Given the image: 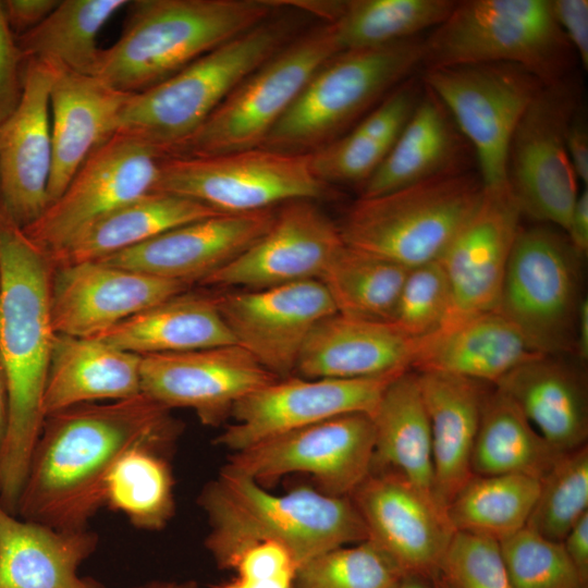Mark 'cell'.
<instances>
[{
    "mask_svg": "<svg viewBox=\"0 0 588 588\" xmlns=\"http://www.w3.org/2000/svg\"><path fill=\"white\" fill-rule=\"evenodd\" d=\"M328 185L309 154L262 147L209 157H163L156 192L199 201L219 213H246L296 199H317Z\"/></svg>",
    "mask_w": 588,
    "mask_h": 588,
    "instance_id": "cell-11",
    "label": "cell"
},
{
    "mask_svg": "<svg viewBox=\"0 0 588 588\" xmlns=\"http://www.w3.org/2000/svg\"><path fill=\"white\" fill-rule=\"evenodd\" d=\"M566 150L578 180L588 183V126L583 109L574 113L566 131Z\"/></svg>",
    "mask_w": 588,
    "mask_h": 588,
    "instance_id": "cell-52",
    "label": "cell"
},
{
    "mask_svg": "<svg viewBox=\"0 0 588 588\" xmlns=\"http://www.w3.org/2000/svg\"><path fill=\"white\" fill-rule=\"evenodd\" d=\"M162 159L149 144L115 133L91 152L59 198L24 233L48 256L61 252L101 216L155 192Z\"/></svg>",
    "mask_w": 588,
    "mask_h": 588,
    "instance_id": "cell-15",
    "label": "cell"
},
{
    "mask_svg": "<svg viewBox=\"0 0 588 588\" xmlns=\"http://www.w3.org/2000/svg\"><path fill=\"white\" fill-rule=\"evenodd\" d=\"M225 568L254 579L295 578L297 564L291 552L273 541H260L236 552Z\"/></svg>",
    "mask_w": 588,
    "mask_h": 588,
    "instance_id": "cell-48",
    "label": "cell"
},
{
    "mask_svg": "<svg viewBox=\"0 0 588 588\" xmlns=\"http://www.w3.org/2000/svg\"><path fill=\"white\" fill-rule=\"evenodd\" d=\"M534 352L498 311L416 339L411 370L441 372L494 385Z\"/></svg>",
    "mask_w": 588,
    "mask_h": 588,
    "instance_id": "cell-30",
    "label": "cell"
},
{
    "mask_svg": "<svg viewBox=\"0 0 588 588\" xmlns=\"http://www.w3.org/2000/svg\"><path fill=\"white\" fill-rule=\"evenodd\" d=\"M417 380L430 424L434 498L446 511L473 476V449L493 385L441 372H419Z\"/></svg>",
    "mask_w": 588,
    "mask_h": 588,
    "instance_id": "cell-28",
    "label": "cell"
},
{
    "mask_svg": "<svg viewBox=\"0 0 588 588\" xmlns=\"http://www.w3.org/2000/svg\"><path fill=\"white\" fill-rule=\"evenodd\" d=\"M338 53L331 22L293 38L164 157H209L261 147L313 75Z\"/></svg>",
    "mask_w": 588,
    "mask_h": 588,
    "instance_id": "cell-10",
    "label": "cell"
},
{
    "mask_svg": "<svg viewBox=\"0 0 588 588\" xmlns=\"http://www.w3.org/2000/svg\"><path fill=\"white\" fill-rule=\"evenodd\" d=\"M373 449L371 417L347 414L234 452L225 467L258 483L303 473L318 482L320 491L351 497L371 473Z\"/></svg>",
    "mask_w": 588,
    "mask_h": 588,
    "instance_id": "cell-14",
    "label": "cell"
},
{
    "mask_svg": "<svg viewBox=\"0 0 588 588\" xmlns=\"http://www.w3.org/2000/svg\"><path fill=\"white\" fill-rule=\"evenodd\" d=\"M438 578L446 588H512L498 540L455 531Z\"/></svg>",
    "mask_w": 588,
    "mask_h": 588,
    "instance_id": "cell-46",
    "label": "cell"
},
{
    "mask_svg": "<svg viewBox=\"0 0 588 588\" xmlns=\"http://www.w3.org/2000/svg\"><path fill=\"white\" fill-rule=\"evenodd\" d=\"M215 588H294V578L254 579L235 576Z\"/></svg>",
    "mask_w": 588,
    "mask_h": 588,
    "instance_id": "cell-55",
    "label": "cell"
},
{
    "mask_svg": "<svg viewBox=\"0 0 588 588\" xmlns=\"http://www.w3.org/2000/svg\"><path fill=\"white\" fill-rule=\"evenodd\" d=\"M539 489L540 479L527 475H473L450 502L446 514L455 531L500 541L526 527Z\"/></svg>",
    "mask_w": 588,
    "mask_h": 588,
    "instance_id": "cell-40",
    "label": "cell"
},
{
    "mask_svg": "<svg viewBox=\"0 0 588 588\" xmlns=\"http://www.w3.org/2000/svg\"><path fill=\"white\" fill-rule=\"evenodd\" d=\"M182 427L171 409L143 392L46 416L16 516L60 530L88 528L105 507V481L115 462L139 444L169 451Z\"/></svg>",
    "mask_w": 588,
    "mask_h": 588,
    "instance_id": "cell-1",
    "label": "cell"
},
{
    "mask_svg": "<svg viewBox=\"0 0 588 588\" xmlns=\"http://www.w3.org/2000/svg\"><path fill=\"white\" fill-rule=\"evenodd\" d=\"M8 25L17 38L37 27L60 0H1Z\"/></svg>",
    "mask_w": 588,
    "mask_h": 588,
    "instance_id": "cell-51",
    "label": "cell"
},
{
    "mask_svg": "<svg viewBox=\"0 0 588 588\" xmlns=\"http://www.w3.org/2000/svg\"><path fill=\"white\" fill-rule=\"evenodd\" d=\"M127 0H60L34 29L16 38L25 59L57 70L94 75L100 48L97 37Z\"/></svg>",
    "mask_w": 588,
    "mask_h": 588,
    "instance_id": "cell-37",
    "label": "cell"
},
{
    "mask_svg": "<svg viewBox=\"0 0 588 588\" xmlns=\"http://www.w3.org/2000/svg\"><path fill=\"white\" fill-rule=\"evenodd\" d=\"M422 81L475 151L483 186L507 182L511 138L543 83L512 63L426 68Z\"/></svg>",
    "mask_w": 588,
    "mask_h": 588,
    "instance_id": "cell-12",
    "label": "cell"
},
{
    "mask_svg": "<svg viewBox=\"0 0 588 588\" xmlns=\"http://www.w3.org/2000/svg\"><path fill=\"white\" fill-rule=\"evenodd\" d=\"M376 542L406 576L432 581L455 532L446 511L427 492L389 473H371L351 495Z\"/></svg>",
    "mask_w": 588,
    "mask_h": 588,
    "instance_id": "cell-21",
    "label": "cell"
},
{
    "mask_svg": "<svg viewBox=\"0 0 588 588\" xmlns=\"http://www.w3.org/2000/svg\"><path fill=\"white\" fill-rule=\"evenodd\" d=\"M397 588H433V585L422 578L406 576Z\"/></svg>",
    "mask_w": 588,
    "mask_h": 588,
    "instance_id": "cell-59",
    "label": "cell"
},
{
    "mask_svg": "<svg viewBox=\"0 0 588 588\" xmlns=\"http://www.w3.org/2000/svg\"><path fill=\"white\" fill-rule=\"evenodd\" d=\"M210 527L206 549L225 568L241 549L260 541L286 548L297 567L327 551L368 539L351 497H335L299 487L286 493L224 466L198 497Z\"/></svg>",
    "mask_w": 588,
    "mask_h": 588,
    "instance_id": "cell-3",
    "label": "cell"
},
{
    "mask_svg": "<svg viewBox=\"0 0 588 588\" xmlns=\"http://www.w3.org/2000/svg\"><path fill=\"white\" fill-rule=\"evenodd\" d=\"M343 246L338 223L313 200H290L261 237L199 284L260 290L319 280Z\"/></svg>",
    "mask_w": 588,
    "mask_h": 588,
    "instance_id": "cell-20",
    "label": "cell"
},
{
    "mask_svg": "<svg viewBox=\"0 0 588 588\" xmlns=\"http://www.w3.org/2000/svg\"><path fill=\"white\" fill-rule=\"evenodd\" d=\"M237 344L142 356V392L173 408H189L216 427L236 402L277 380Z\"/></svg>",
    "mask_w": 588,
    "mask_h": 588,
    "instance_id": "cell-19",
    "label": "cell"
},
{
    "mask_svg": "<svg viewBox=\"0 0 588 588\" xmlns=\"http://www.w3.org/2000/svg\"><path fill=\"white\" fill-rule=\"evenodd\" d=\"M53 265L24 231L0 215V359L8 419L0 448V506L16 515L45 415L42 400L56 331Z\"/></svg>",
    "mask_w": 588,
    "mask_h": 588,
    "instance_id": "cell-2",
    "label": "cell"
},
{
    "mask_svg": "<svg viewBox=\"0 0 588 588\" xmlns=\"http://www.w3.org/2000/svg\"><path fill=\"white\" fill-rule=\"evenodd\" d=\"M235 343L279 379L293 376L315 324L335 314L319 280L213 296Z\"/></svg>",
    "mask_w": 588,
    "mask_h": 588,
    "instance_id": "cell-18",
    "label": "cell"
},
{
    "mask_svg": "<svg viewBox=\"0 0 588 588\" xmlns=\"http://www.w3.org/2000/svg\"><path fill=\"white\" fill-rule=\"evenodd\" d=\"M494 387L507 394L560 453L587 445L588 396L584 370L561 355H537Z\"/></svg>",
    "mask_w": 588,
    "mask_h": 588,
    "instance_id": "cell-29",
    "label": "cell"
},
{
    "mask_svg": "<svg viewBox=\"0 0 588 588\" xmlns=\"http://www.w3.org/2000/svg\"><path fill=\"white\" fill-rule=\"evenodd\" d=\"M402 373L358 379H277L235 403L230 414L234 422L215 442L234 453L333 417L371 416L387 387Z\"/></svg>",
    "mask_w": 588,
    "mask_h": 588,
    "instance_id": "cell-16",
    "label": "cell"
},
{
    "mask_svg": "<svg viewBox=\"0 0 588 588\" xmlns=\"http://www.w3.org/2000/svg\"><path fill=\"white\" fill-rule=\"evenodd\" d=\"M25 59L0 0V125L14 112L24 88Z\"/></svg>",
    "mask_w": 588,
    "mask_h": 588,
    "instance_id": "cell-49",
    "label": "cell"
},
{
    "mask_svg": "<svg viewBox=\"0 0 588 588\" xmlns=\"http://www.w3.org/2000/svg\"><path fill=\"white\" fill-rule=\"evenodd\" d=\"M522 217L507 182L483 186L478 205L439 258L450 287L440 329L497 310Z\"/></svg>",
    "mask_w": 588,
    "mask_h": 588,
    "instance_id": "cell-17",
    "label": "cell"
},
{
    "mask_svg": "<svg viewBox=\"0 0 588 588\" xmlns=\"http://www.w3.org/2000/svg\"><path fill=\"white\" fill-rule=\"evenodd\" d=\"M168 450L139 444L126 451L105 481V507L146 531L163 529L174 514V479Z\"/></svg>",
    "mask_w": 588,
    "mask_h": 588,
    "instance_id": "cell-38",
    "label": "cell"
},
{
    "mask_svg": "<svg viewBox=\"0 0 588 588\" xmlns=\"http://www.w3.org/2000/svg\"><path fill=\"white\" fill-rule=\"evenodd\" d=\"M219 215L180 195L150 192L101 216L61 252L49 256L53 268L98 261L176 226Z\"/></svg>",
    "mask_w": 588,
    "mask_h": 588,
    "instance_id": "cell-35",
    "label": "cell"
},
{
    "mask_svg": "<svg viewBox=\"0 0 588 588\" xmlns=\"http://www.w3.org/2000/svg\"><path fill=\"white\" fill-rule=\"evenodd\" d=\"M422 63L420 36L338 53L313 75L261 147L309 154L329 144Z\"/></svg>",
    "mask_w": 588,
    "mask_h": 588,
    "instance_id": "cell-8",
    "label": "cell"
},
{
    "mask_svg": "<svg viewBox=\"0 0 588 588\" xmlns=\"http://www.w3.org/2000/svg\"><path fill=\"white\" fill-rule=\"evenodd\" d=\"M416 339L391 321L332 314L319 320L295 372L307 379L372 378L411 370Z\"/></svg>",
    "mask_w": 588,
    "mask_h": 588,
    "instance_id": "cell-26",
    "label": "cell"
},
{
    "mask_svg": "<svg viewBox=\"0 0 588 588\" xmlns=\"http://www.w3.org/2000/svg\"><path fill=\"white\" fill-rule=\"evenodd\" d=\"M191 285L101 261L53 268L50 308L57 334L94 338Z\"/></svg>",
    "mask_w": 588,
    "mask_h": 588,
    "instance_id": "cell-23",
    "label": "cell"
},
{
    "mask_svg": "<svg viewBox=\"0 0 588 588\" xmlns=\"http://www.w3.org/2000/svg\"><path fill=\"white\" fill-rule=\"evenodd\" d=\"M450 306V287L439 260L408 270L393 317L401 331L420 339L438 331Z\"/></svg>",
    "mask_w": 588,
    "mask_h": 588,
    "instance_id": "cell-45",
    "label": "cell"
},
{
    "mask_svg": "<svg viewBox=\"0 0 588 588\" xmlns=\"http://www.w3.org/2000/svg\"><path fill=\"white\" fill-rule=\"evenodd\" d=\"M584 258L562 230L520 226L495 311L542 355H575Z\"/></svg>",
    "mask_w": 588,
    "mask_h": 588,
    "instance_id": "cell-9",
    "label": "cell"
},
{
    "mask_svg": "<svg viewBox=\"0 0 588 588\" xmlns=\"http://www.w3.org/2000/svg\"><path fill=\"white\" fill-rule=\"evenodd\" d=\"M132 588H199L197 583L185 580V581H172V580H152L136 585Z\"/></svg>",
    "mask_w": 588,
    "mask_h": 588,
    "instance_id": "cell-58",
    "label": "cell"
},
{
    "mask_svg": "<svg viewBox=\"0 0 588 588\" xmlns=\"http://www.w3.org/2000/svg\"><path fill=\"white\" fill-rule=\"evenodd\" d=\"M275 0H135L94 75L127 94L174 75L220 45L277 15Z\"/></svg>",
    "mask_w": 588,
    "mask_h": 588,
    "instance_id": "cell-4",
    "label": "cell"
},
{
    "mask_svg": "<svg viewBox=\"0 0 588 588\" xmlns=\"http://www.w3.org/2000/svg\"><path fill=\"white\" fill-rule=\"evenodd\" d=\"M572 50L550 0H466L424 39L422 64L512 63L549 84L566 76Z\"/></svg>",
    "mask_w": 588,
    "mask_h": 588,
    "instance_id": "cell-7",
    "label": "cell"
},
{
    "mask_svg": "<svg viewBox=\"0 0 588 588\" xmlns=\"http://www.w3.org/2000/svg\"><path fill=\"white\" fill-rule=\"evenodd\" d=\"M406 574L370 539L319 554L297 567L294 588H397Z\"/></svg>",
    "mask_w": 588,
    "mask_h": 588,
    "instance_id": "cell-42",
    "label": "cell"
},
{
    "mask_svg": "<svg viewBox=\"0 0 588 588\" xmlns=\"http://www.w3.org/2000/svg\"><path fill=\"white\" fill-rule=\"evenodd\" d=\"M588 513V448L563 453L540 479V489L526 527L562 542Z\"/></svg>",
    "mask_w": 588,
    "mask_h": 588,
    "instance_id": "cell-43",
    "label": "cell"
},
{
    "mask_svg": "<svg viewBox=\"0 0 588 588\" xmlns=\"http://www.w3.org/2000/svg\"><path fill=\"white\" fill-rule=\"evenodd\" d=\"M482 193L478 173L444 174L359 197L338 225L345 245L412 269L439 260Z\"/></svg>",
    "mask_w": 588,
    "mask_h": 588,
    "instance_id": "cell-6",
    "label": "cell"
},
{
    "mask_svg": "<svg viewBox=\"0 0 588 588\" xmlns=\"http://www.w3.org/2000/svg\"><path fill=\"white\" fill-rule=\"evenodd\" d=\"M571 244L583 257L588 252V188L578 194L565 232Z\"/></svg>",
    "mask_w": 588,
    "mask_h": 588,
    "instance_id": "cell-54",
    "label": "cell"
},
{
    "mask_svg": "<svg viewBox=\"0 0 588 588\" xmlns=\"http://www.w3.org/2000/svg\"><path fill=\"white\" fill-rule=\"evenodd\" d=\"M140 362L142 356L95 338L56 334L42 400L45 418L75 405L139 394Z\"/></svg>",
    "mask_w": 588,
    "mask_h": 588,
    "instance_id": "cell-31",
    "label": "cell"
},
{
    "mask_svg": "<svg viewBox=\"0 0 588 588\" xmlns=\"http://www.w3.org/2000/svg\"><path fill=\"white\" fill-rule=\"evenodd\" d=\"M370 417L375 428L371 473L396 475L434 498L431 431L417 373L407 370L397 376Z\"/></svg>",
    "mask_w": 588,
    "mask_h": 588,
    "instance_id": "cell-34",
    "label": "cell"
},
{
    "mask_svg": "<svg viewBox=\"0 0 588 588\" xmlns=\"http://www.w3.org/2000/svg\"><path fill=\"white\" fill-rule=\"evenodd\" d=\"M94 338L139 356L236 344L213 296L187 292L150 306Z\"/></svg>",
    "mask_w": 588,
    "mask_h": 588,
    "instance_id": "cell-33",
    "label": "cell"
},
{
    "mask_svg": "<svg viewBox=\"0 0 588 588\" xmlns=\"http://www.w3.org/2000/svg\"><path fill=\"white\" fill-rule=\"evenodd\" d=\"M98 543L89 528L60 530L0 506V588H106L79 573Z\"/></svg>",
    "mask_w": 588,
    "mask_h": 588,
    "instance_id": "cell-27",
    "label": "cell"
},
{
    "mask_svg": "<svg viewBox=\"0 0 588 588\" xmlns=\"http://www.w3.org/2000/svg\"><path fill=\"white\" fill-rule=\"evenodd\" d=\"M8 419V393L3 366L0 359V448L4 438Z\"/></svg>",
    "mask_w": 588,
    "mask_h": 588,
    "instance_id": "cell-57",
    "label": "cell"
},
{
    "mask_svg": "<svg viewBox=\"0 0 588 588\" xmlns=\"http://www.w3.org/2000/svg\"><path fill=\"white\" fill-rule=\"evenodd\" d=\"M433 588H446L445 585L437 577L432 580Z\"/></svg>",
    "mask_w": 588,
    "mask_h": 588,
    "instance_id": "cell-60",
    "label": "cell"
},
{
    "mask_svg": "<svg viewBox=\"0 0 588 588\" xmlns=\"http://www.w3.org/2000/svg\"><path fill=\"white\" fill-rule=\"evenodd\" d=\"M562 454L507 394L494 385L491 388L473 449V475L517 474L541 479Z\"/></svg>",
    "mask_w": 588,
    "mask_h": 588,
    "instance_id": "cell-36",
    "label": "cell"
},
{
    "mask_svg": "<svg viewBox=\"0 0 588 588\" xmlns=\"http://www.w3.org/2000/svg\"><path fill=\"white\" fill-rule=\"evenodd\" d=\"M54 73L49 64L25 61L21 101L0 125V201L4 215L22 230L49 206L50 89Z\"/></svg>",
    "mask_w": 588,
    "mask_h": 588,
    "instance_id": "cell-22",
    "label": "cell"
},
{
    "mask_svg": "<svg viewBox=\"0 0 588 588\" xmlns=\"http://www.w3.org/2000/svg\"><path fill=\"white\" fill-rule=\"evenodd\" d=\"M579 107L578 89L566 76L543 84L520 118L507 155V183L522 216L563 232L578 196L566 131Z\"/></svg>",
    "mask_w": 588,
    "mask_h": 588,
    "instance_id": "cell-13",
    "label": "cell"
},
{
    "mask_svg": "<svg viewBox=\"0 0 588 588\" xmlns=\"http://www.w3.org/2000/svg\"><path fill=\"white\" fill-rule=\"evenodd\" d=\"M274 216V208L215 215L98 261L188 285L200 283L261 237Z\"/></svg>",
    "mask_w": 588,
    "mask_h": 588,
    "instance_id": "cell-24",
    "label": "cell"
},
{
    "mask_svg": "<svg viewBox=\"0 0 588 588\" xmlns=\"http://www.w3.org/2000/svg\"><path fill=\"white\" fill-rule=\"evenodd\" d=\"M562 544L583 579L588 583V513L572 527Z\"/></svg>",
    "mask_w": 588,
    "mask_h": 588,
    "instance_id": "cell-53",
    "label": "cell"
},
{
    "mask_svg": "<svg viewBox=\"0 0 588 588\" xmlns=\"http://www.w3.org/2000/svg\"><path fill=\"white\" fill-rule=\"evenodd\" d=\"M553 16L576 51L581 65L588 68V1L550 0Z\"/></svg>",
    "mask_w": 588,
    "mask_h": 588,
    "instance_id": "cell-50",
    "label": "cell"
},
{
    "mask_svg": "<svg viewBox=\"0 0 588 588\" xmlns=\"http://www.w3.org/2000/svg\"><path fill=\"white\" fill-rule=\"evenodd\" d=\"M3 210H2V206H1V201H0V213H2Z\"/></svg>",
    "mask_w": 588,
    "mask_h": 588,
    "instance_id": "cell-61",
    "label": "cell"
},
{
    "mask_svg": "<svg viewBox=\"0 0 588 588\" xmlns=\"http://www.w3.org/2000/svg\"><path fill=\"white\" fill-rule=\"evenodd\" d=\"M575 356L581 365L588 358V301L586 298L581 302L578 311Z\"/></svg>",
    "mask_w": 588,
    "mask_h": 588,
    "instance_id": "cell-56",
    "label": "cell"
},
{
    "mask_svg": "<svg viewBox=\"0 0 588 588\" xmlns=\"http://www.w3.org/2000/svg\"><path fill=\"white\" fill-rule=\"evenodd\" d=\"M131 95L95 75L56 69L50 89L49 205L59 198L91 152L117 133L119 115Z\"/></svg>",
    "mask_w": 588,
    "mask_h": 588,
    "instance_id": "cell-25",
    "label": "cell"
},
{
    "mask_svg": "<svg viewBox=\"0 0 588 588\" xmlns=\"http://www.w3.org/2000/svg\"><path fill=\"white\" fill-rule=\"evenodd\" d=\"M452 0L335 1L331 14L340 52L368 49L418 37L452 12Z\"/></svg>",
    "mask_w": 588,
    "mask_h": 588,
    "instance_id": "cell-39",
    "label": "cell"
},
{
    "mask_svg": "<svg viewBox=\"0 0 588 588\" xmlns=\"http://www.w3.org/2000/svg\"><path fill=\"white\" fill-rule=\"evenodd\" d=\"M408 270L344 244L319 281L329 293L338 314L365 320L391 321Z\"/></svg>",
    "mask_w": 588,
    "mask_h": 588,
    "instance_id": "cell-41",
    "label": "cell"
},
{
    "mask_svg": "<svg viewBox=\"0 0 588 588\" xmlns=\"http://www.w3.org/2000/svg\"><path fill=\"white\" fill-rule=\"evenodd\" d=\"M294 22L271 19L220 45L161 83L132 94L117 133L166 156L193 134L224 98L294 37Z\"/></svg>",
    "mask_w": 588,
    "mask_h": 588,
    "instance_id": "cell-5",
    "label": "cell"
},
{
    "mask_svg": "<svg viewBox=\"0 0 588 588\" xmlns=\"http://www.w3.org/2000/svg\"><path fill=\"white\" fill-rule=\"evenodd\" d=\"M512 588H587L562 542L528 527L499 541Z\"/></svg>",
    "mask_w": 588,
    "mask_h": 588,
    "instance_id": "cell-44",
    "label": "cell"
},
{
    "mask_svg": "<svg viewBox=\"0 0 588 588\" xmlns=\"http://www.w3.org/2000/svg\"><path fill=\"white\" fill-rule=\"evenodd\" d=\"M394 142L381 138L358 124L344 136L309 152L314 174L324 184L362 183L382 163Z\"/></svg>",
    "mask_w": 588,
    "mask_h": 588,
    "instance_id": "cell-47",
    "label": "cell"
},
{
    "mask_svg": "<svg viewBox=\"0 0 588 588\" xmlns=\"http://www.w3.org/2000/svg\"><path fill=\"white\" fill-rule=\"evenodd\" d=\"M465 142L446 109L427 89L382 163L362 185L359 197L465 171Z\"/></svg>",
    "mask_w": 588,
    "mask_h": 588,
    "instance_id": "cell-32",
    "label": "cell"
}]
</instances>
